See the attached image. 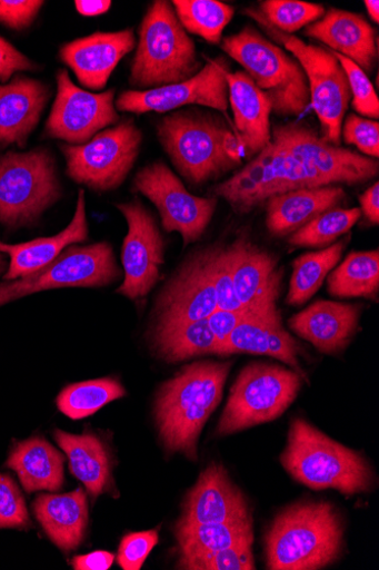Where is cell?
<instances>
[{
	"instance_id": "6da1fadb",
	"label": "cell",
	"mask_w": 379,
	"mask_h": 570,
	"mask_svg": "<svg viewBox=\"0 0 379 570\" xmlns=\"http://www.w3.org/2000/svg\"><path fill=\"white\" fill-rule=\"evenodd\" d=\"M379 163L325 141L302 122L277 125L269 144L211 195L238 215H248L279 194L323 186H356L375 179Z\"/></svg>"
},
{
	"instance_id": "7a4b0ae2",
	"label": "cell",
	"mask_w": 379,
	"mask_h": 570,
	"mask_svg": "<svg viewBox=\"0 0 379 570\" xmlns=\"http://www.w3.org/2000/svg\"><path fill=\"white\" fill-rule=\"evenodd\" d=\"M156 130L172 164L192 185L219 179L242 165L237 135L219 115L178 111L162 118Z\"/></svg>"
},
{
	"instance_id": "3957f363",
	"label": "cell",
	"mask_w": 379,
	"mask_h": 570,
	"mask_svg": "<svg viewBox=\"0 0 379 570\" xmlns=\"http://www.w3.org/2000/svg\"><path fill=\"white\" fill-rule=\"evenodd\" d=\"M230 362H196L159 390L156 421L166 446L196 460L199 435L219 406Z\"/></svg>"
},
{
	"instance_id": "277c9868",
	"label": "cell",
	"mask_w": 379,
	"mask_h": 570,
	"mask_svg": "<svg viewBox=\"0 0 379 570\" xmlns=\"http://www.w3.org/2000/svg\"><path fill=\"white\" fill-rule=\"evenodd\" d=\"M340 517L330 503H300L280 513L266 535L267 566L315 570L336 561L342 546Z\"/></svg>"
},
{
	"instance_id": "5b68a950",
	"label": "cell",
	"mask_w": 379,
	"mask_h": 570,
	"mask_svg": "<svg viewBox=\"0 0 379 570\" xmlns=\"http://www.w3.org/2000/svg\"><path fill=\"white\" fill-rule=\"evenodd\" d=\"M202 68L172 2L156 0L140 26L130 85L139 90L170 86L191 79Z\"/></svg>"
},
{
	"instance_id": "8992f818",
	"label": "cell",
	"mask_w": 379,
	"mask_h": 570,
	"mask_svg": "<svg viewBox=\"0 0 379 570\" xmlns=\"http://www.w3.org/2000/svg\"><path fill=\"white\" fill-rule=\"evenodd\" d=\"M225 53L238 62L243 72L267 96L272 114L297 118L310 106V92L298 61L275 41L247 26L238 33L223 38Z\"/></svg>"
},
{
	"instance_id": "52a82bcc",
	"label": "cell",
	"mask_w": 379,
	"mask_h": 570,
	"mask_svg": "<svg viewBox=\"0 0 379 570\" xmlns=\"http://www.w3.org/2000/svg\"><path fill=\"white\" fill-rule=\"evenodd\" d=\"M286 470L313 490L335 489L346 495L368 492L372 472L357 452L337 443L303 420H295L281 459Z\"/></svg>"
},
{
	"instance_id": "ba28073f",
	"label": "cell",
	"mask_w": 379,
	"mask_h": 570,
	"mask_svg": "<svg viewBox=\"0 0 379 570\" xmlns=\"http://www.w3.org/2000/svg\"><path fill=\"white\" fill-rule=\"evenodd\" d=\"M243 13L298 61L308 81L310 107L319 121L321 138L341 146V130L351 95L347 76L333 51L281 32L269 24L258 9H247Z\"/></svg>"
},
{
	"instance_id": "9c48e42d",
	"label": "cell",
	"mask_w": 379,
	"mask_h": 570,
	"mask_svg": "<svg viewBox=\"0 0 379 570\" xmlns=\"http://www.w3.org/2000/svg\"><path fill=\"white\" fill-rule=\"evenodd\" d=\"M60 197L56 161L47 149L0 155V223L9 228L33 223Z\"/></svg>"
},
{
	"instance_id": "30bf717a",
	"label": "cell",
	"mask_w": 379,
	"mask_h": 570,
	"mask_svg": "<svg viewBox=\"0 0 379 570\" xmlns=\"http://www.w3.org/2000/svg\"><path fill=\"white\" fill-rule=\"evenodd\" d=\"M303 381L295 371L280 366H247L231 389L218 433L230 435L278 420L298 396Z\"/></svg>"
},
{
	"instance_id": "8fae6325",
	"label": "cell",
	"mask_w": 379,
	"mask_h": 570,
	"mask_svg": "<svg viewBox=\"0 0 379 570\" xmlns=\"http://www.w3.org/2000/svg\"><path fill=\"white\" fill-rule=\"evenodd\" d=\"M142 139V131L129 119L100 131L83 145H64L68 175L98 191L116 189L134 167Z\"/></svg>"
},
{
	"instance_id": "7c38bea8",
	"label": "cell",
	"mask_w": 379,
	"mask_h": 570,
	"mask_svg": "<svg viewBox=\"0 0 379 570\" xmlns=\"http://www.w3.org/2000/svg\"><path fill=\"white\" fill-rule=\"evenodd\" d=\"M133 188L157 207L162 228L180 234L184 246L202 237L218 209L219 198L190 194L162 163L142 168L134 178Z\"/></svg>"
},
{
	"instance_id": "4fadbf2b",
	"label": "cell",
	"mask_w": 379,
	"mask_h": 570,
	"mask_svg": "<svg viewBox=\"0 0 379 570\" xmlns=\"http://www.w3.org/2000/svg\"><path fill=\"white\" fill-rule=\"evenodd\" d=\"M120 276L121 271L110 244L102 242L84 247L73 246L40 272L14 283L0 284V305L53 288L102 287L114 283Z\"/></svg>"
},
{
	"instance_id": "5bb4252c",
	"label": "cell",
	"mask_w": 379,
	"mask_h": 570,
	"mask_svg": "<svg viewBox=\"0 0 379 570\" xmlns=\"http://www.w3.org/2000/svg\"><path fill=\"white\" fill-rule=\"evenodd\" d=\"M229 67L226 58L207 60L200 72L186 81L148 90L123 91L116 108L120 112L144 115L169 114L198 106L227 115L230 108L227 82Z\"/></svg>"
},
{
	"instance_id": "9a60e30c",
	"label": "cell",
	"mask_w": 379,
	"mask_h": 570,
	"mask_svg": "<svg viewBox=\"0 0 379 570\" xmlns=\"http://www.w3.org/2000/svg\"><path fill=\"white\" fill-rule=\"evenodd\" d=\"M114 89L100 94L76 86L64 69L58 73V95L46 125V135L79 146L99 131L118 125Z\"/></svg>"
},
{
	"instance_id": "2e32d148",
	"label": "cell",
	"mask_w": 379,
	"mask_h": 570,
	"mask_svg": "<svg viewBox=\"0 0 379 570\" xmlns=\"http://www.w3.org/2000/svg\"><path fill=\"white\" fill-rule=\"evenodd\" d=\"M128 223L122 248L124 282L118 293L130 299L146 297L164 265L166 242L152 215L139 199L117 205Z\"/></svg>"
},
{
	"instance_id": "e0dca14e",
	"label": "cell",
	"mask_w": 379,
	"mask_h": 570,
	"mask_svg": "<svg viewBox=\"0 0 379 570\" xmlns=\"http://www.w3.org/2000/svg\"><path fill=\"white\" fill-rule=\"evenodd\" d=\"M158 325L195 323L218 309L210 246L195 252L158 299Z\"/></svg>"
},
{
	"instance_id": "ac0fdd59",
	"label": "cell",
	"mask_w": 379,
	"mask_h": 570,
	"mask_svg": "<svg viewBox=\"0 0 379 570\" xmlns=\"http://www.w3.org/2000/svg\"><path fill=\"white\" fill-rule=\"evenodd\" d=\"M232 277L240 306L250 311H276L281 294L283 269L279 258L246 234L230 243Z\"/></svg>"
},
{
	"instance_id": "d6986e66",
	"label": "cell",
	"mask_w": 379,
	"mask_h": 570,
	"mask_svg": "<svg viewBox=\"0 0 379 570\" xmlns=\"http://www.w3.org/2000/svg\"><path fill=\"white\" fill-rule=\"evenodd\" d=\"M136 45L132 29L96 32L66 43L60 56L82 86L91 90H101Z\"/></svg>"
},
{
	"instance_id": "ffe728a7",
	"label": "cell",
	"mask_w": 379,
	"mask_h": 570,
	"mask_svg": "<svg viewBox=\"0 0 379 570\" xmlns=\"http://www.w3.org/2000/svg\"><path fill=\"white\" fill-rule=\"evenodd\" d=\"M250 517L247 501L221 464H210L189 493L181 523L218 524Z\"/></svg>"
},
{
	"instance_id": "44dd1931",
	"label": "cell",
	"mask_w": 379,
	"mask_h": 570,
	"mask_svg": "<svg viewBox=\"0 0 379 570\" xmlns=\"http://www.w3.org/2000/svg\"><path fill=\"white\" fill-rule=\"evenodd\" d=\"M305 35L327 45L333 53L349 59L366 73L372 72L377 60V35L361 14L330 9L308 26Z\"/></svg>"
},
{
	"instance_id": "7402d4cb",
	"label": "cell",
	"mask_w": 379,
	"mask_h": 570,
	"mask_svg": "<svg viewBox=\"0 0 379 570\" xmlns=\"http://www.w3.org/2000/svg\"><path fill=\"white\" fill-rule=\"evenodd\" d=\"M229 107L235 119V134L239 140L243 159L250 161L270 141L272 106L267 96L243 71L227 73Z\"/></svg>"
},
{
	"instance_id": "603a6c76",
	"label": "cell",
	"mask_w": 379,
	"mask_h": 570,
	"mask_svg": "<svg viewBox=\"0 0 379 570\" xmlns=\"http://www.w3.org/2000/svg\"><path fill=\"white\" fill-rule=\"evenodd\" d=\"M358 305L317 301L292 317L290 328L322 353L345 350L355 336L360 318Z\"/></svg>"
},
{
	"instance_id": "cb8c5ba5",
	"label": "cell",
	"mask_w": 379,
	"mask_h": 570,
	"mask_svg": "<svg viewBox=\"0 0 379 570\" xmlns=\"http://www.w3.org/2000/svg\"><path fill=\"white\" fill-rule=\"evenodd\" d=\"M347 193L342 186L302 188L266 200V228L275 237H288L323 213L337 209Z\"/></svg>"
},
{
	"instance_id": "d4e9b609",
	"label": "cell",
	"mask_w": 379,
	"mask_h": 570,
	"mask_svg": "<svg viewBox=\"0 0 379 570\" xmlns=\"http://www.w3.org/2000/svg\"><path fill=\"white\" fill-rule=\"evenodd\" d=\"M50 92L41 81L17 76L0 85V145L24 147L38 126Z\"/></svg>"
},
{
	"instance_id": "484cf974",
	"label": "cell",
	"mask_w": 379,
	"mask_h": 570,
	"mask_svg": "<svg viewBox=\"0 0 379 570\" xmlns=\"http://www.w3.org/2000/svg\"><path fill=\"white\" fill-rule=\"evenodd\" d=\"M300 352L298 342L283 328L278 311L243 320L228 338L223 355L251 353L273 356L307 380L298 358Z\"/></svg>"
},
{
	"instance_id": "4316f807",
	"label": "cell",
	"mask_w": 379,
	"mask_h": 570,
	"mask_svg": "<svg viewBox=\"0 0 379 570\" xmlns=\"http://www.w3.org/2000/svg\"><path fill=\"white\" fill-rule=\"evenodd\" d=\"M87 238L86 197L84 191L80 189L74 217L59 235L18 245L0 242V252L11 257L10 268L4 278L14 281L33 275L56 262L67 247L83 243Z\"/></svg>"
},
{
	"instance_id": "83f0119b",
	"label": "cell",
	"mask_w": 379,
	"mask_h": 570,
	"mask_svg": "<svg viewBox=\"0 0 379 570\" xmlns=\"http://www.w3.org/2000/svg\"><path fill=\"white\" fill-rule=\"evenodd\" d=\"M33 509L53 544L66 552L81 544L88 524V504L82 489L67 494L40 495Z\"/></svg>"
},
{
	"instance_id": "f1b7e54d",
	"label": "cell",
	"mask_w": 379,
	"mask_h": 570,
	"mask_svg": "<svg viewBox=\"0 0 379 570\" xmlns=\"http://www.w3.org/2000/svg\"><path fill=\"white\" fill-rule=\"evenodd\" d=\"M7 464L28 492L59 491L64 483L62 455L41 439L17 444Z\"/></svg>"
},
{
	"instance_id": "f546056e",
	"label": "cell",
	"mask_w": 379,
	"mask_h": 570,
	"mask_svg": "<svg viewBox=\"0 0 379 570\" xmlns=\"http://www.w3.org/2000/svg\"><path fill=\"white\" fill-rule=\"evenodd\" d=\"M53 436L70 460L71 473L92 497L103 493L110 484L111 465L102 443L89 433L78 436L57 431Z\"/></svg>"
},
{
	"instance_id": "4dcf8cb0",
	"label": "cell",
	"mask_w": 379,
	"mask_h": 570,
	"mask_svg": "<svg viewBox=\"0 0 379 570\" xmlns=\"http://www.w3.org/2000/svg\"><path fill=\"white\" fill-rule=\"evenodd\" d=\"M350 237L319 250L308 252L296 258L287 303L303 305L321 287L325 279L339 265Z\"/></svg>"
},
{
	"instance_id": "1f68e13d",
	"label": "cell",
	"mask_w": 379,
	"mask_h": 570,
	"mask_svg": "<svg viewBox=\"0 0 379 570\" xmlns=\"http://www.w3.org/2000/svg\"><path fill=\"white\" fill-rule=\"evenodd\" d=\"M153 341L160 356L170 362L205 354H220L218 340L209 328L208 320L158 325Z\"/></svg>"
},
{
	"instance_id": "d6a6232c",
	"label": "cell",
	"mask_w": 379,
	"mask_h": 570,
	"mask_svg": "<svg viewBox=\"0 0 379 570\" xmlns=\"http://www.w3.org/2000/svg\"><path fill=\"white\" fill-rule=\"evenodd\" d=\"M329 293L339 298H377L379 250L351 252L328 276Z\"/></svg>"
},
{
	"instance_id": "836d02e7",
	"label": "cell",
	"mask_w": 379,
	"mask_h": 570,
	"mask_svg": "<svg viewBox=\"0 0 379 570\" xmlns=\"http://www.w3.org/2000/svg\"><path fill=\"white\" fill-rule=\"evenodd\" d=\"M176 535L181 558H193L211 551L227 549L252 535L251 515L218 524H187L179 522Z\"/></svg>"
},
{
	"instance_id": "e575fe53",
	"label": "cell",
	"mask_w": 379,
	"mask_h": 570,
	"mask_svg": "<svg viewBox=\"0 0 379 570\" xmlns=\"http://www.w3.org/2000/svg\"><path fill=\"white\" fill-rule=\"evenodd\" d=\"M177 17L187 32L219 45L236 14V8L219 0H174Z\"/></svg>"
},
{
	"instance_id": "d590c367",
	"label": "cell",
	"mask_w": 379,
	"mask_h": 570,
	"mask_svg": "<svg viewBox=\"0 0 379 570\" xmlns=\"http://www.w3.org/2000/svg\"><path fill=\"white\" fill-rule=\"evenodd\" d=\"M126 394L122 384L114 379L94 380L64 389L58 397V406L66 416L77 421L91 416Z\"/></svg>"
},
{
	"instance_id": "8d00e7d4",
	"label": "cell",
	"mask_w": 379,
	"mask_h": 570,
	"mask_svg": "<svg viewBox=\"0 0 379 570\" xmlns=\"http://www.w3.org/2000/svg\"><path fill=\"white\" fill-rule=\"evenodd\" d=\"M361 218L359 207L323 213L289 236V244L296 247H328L348 234Z\"/></svg>"
},
{
	"instance_id": "74e56055",
	"label": "cell",
	"mask_w": 379,
	"mask_h": 570,
	"mask_svg": "<svg viewBox=\"0 0 379 570\" xmlns=\"http://www.w3.org/2000/svg\"><path fill=\"white\" fill-rule=\"evenodd\" d=\"M258 11L269 24L287 35L307 28L327 12L320 4L302 0H263Z\"/></svg>"
},
{
	"instance_id": "f35d334b",
	"label": "cell",
	"mask_w": 379,
	"mask_h": 570,
	"mask_svg": "<svg viewBox=\"0 0 379 570\" xmlns=\"http://www.w3.org/2000/svg\"><path fill=\"white\" fill-rule=\"evenodd\" d=\"M253 535L245 538L230 548L211 551L193 558H180L178 567L191 570H252Z\"/></svg>"
},
{
	"instance_id": "ab89813d",
	"label": "cell",
	"mask_w": 379,
	"mask_h": 570,
	"mask_svg": "<svg viewBox=\"0 0 379 570\" xmlns=\"http://www.w3.org/2000/svg\"><path fill=\"white\" fill-rule=\"evenodd\" d=\"M335 56L347 76L352 109L362 118L378 121L379 99L367 73L349 59L337 53Z\"/></svg>"
},
{
	"instance_id": "60d3db41",
	"label": "cell",
	"mask_w": 379,
	"mask_h": 570,
	"mask_svg": "<svg viewBox=\"0 0 379 570\" xmlns=\"http://www.w3.org/2000/svg\"><path fill=\"white\" fill-rule=\"evenodd\" d=\"M210 261L216 294H218V308L226 311L245 309L240 306L236 295L230 243L210 245Z\"/></svg>"
},
{
	"instance_id": "b9f144b4",
	"label": "cell",
	"mask_w": 379,
	"mask_h": 570,
	"mask_svg": "<svg viewBox=\"0 0 379 570\" xmlns=\"http://www.w3.org/2000/svg\"><path fill=\"white\" fill-rule=\"evenodd\" d=\"M30 525L27 505L19 488L11 478L0 474V530H27Z\"/></svg>"
},
{
	"instance_id": "7bdbcfd3",
	"label": "cell",
	"mask_w": 379,
	"mask_h": 570,
	"mask_svg": "<svg viewBox=\"0 0 379 570\" xmlns=\"http://www.w3.org/2000/svg\"><path fill=\"white\" fill-rule=\"evenodd\" d=\"M341 139L355 146L365 157L379 158V124L377 120L349 115L345 118Z\"/></svg>"
},
{
	"instance_id": "ee69618b",
	"label": "cell",
	"mask_w": 379,
	"mask_h": 570,
	"mask_svg": "<svg viewBox=\"0 0 379 570\" xmlns=\"http://www.w3.org/2000/svg\"><path fill=\"white\" fill-rule=\"evenodd\" d=\"M157 542L158 533L154 530L128 534L119 549V564L124 570H140Z\"/></svg>"
},
{
	"instance_id": "f6af8a7d",
	"label": "cell",
	"mask_w": 379,
	"mask_h": 570,
	"mask_svg": "<svg viewBox=\"0 0 379 570\" xmlns=\"http://www.w3.org/2000/svg\"><path fill=\"white\" fill-rule=\"evenodd\" d=\"M279 309L276 311H249V309H239V311H226V309H216L212 315H210L208 320L209 328L215 335L216 340H218L220 355H223L225 346L227 344L228 338L231 333L236 330V327L246 318L255 315H269L276 314Z\"/></svg>"
},
{
	"instance_id": "bcb514c9",
	"label": "cell",
	"mask_w": 379,
	"mask_h": 570,
	"mask_svg": "<svg viewBox=\"0 0 379 570\" xmlns=\"http://www.w3.org/2000/svg\"><path fill=\"white\" fill-rule=\"evenodd\" d=\"M43 4L37 0H0V23L22 30L33 22Z\"/></svg>"
},
{
	"instance_id": "7dc6e473",
	"label": "cell",
	"mask_w": 379,
	"mask_h": 570,
	"mask_svg": "<svg viewBox=\"0 0 379 570\" xmlns=\"http://www.w3.org/2000/svg\"><path fill=\"white\" fill-rule=\"evenodd\" d=\"M36 70V66L20 50L0 37V82L9 81L20 71Z\"/></svg>"
},
{
	"instance_id": "c3c4849f",
	"label": "cell",
	"mask_w": 379,
	"mask_h": 570,
	"mask_svg": "<svg viewBox=\"0 0 379 570\" xmlns=\"http://www.w3.org/2000/svg\"><path fill=\"white\" fill-rule=\"evenodd\" d=\"M360 213L365 219L377 226L379 224V183L376 181L359 196Z\"/></svg>"
},
{
	"instance_id": "681fc988",
	"label": "cell",
	"mask_w": 379,
	"mask_h": 570,
	"mask_svg": "<svg viewBox=\"0 0 379 570\" xmlns=\"http://www.w3.org/2000/svg\"><path fill=\"white\" fill-rule=\"evenodd\" d=\"M114 556L107 551H96L76 557L72 566L77 570H107L113 564Z\"/></svg>"
},
{
	"instance_id": "f907efd6",
	"label": "cell",
	"mask_w": 379,
	"mask_h": 570,
	"mask_svg": "<svg viewBox=\"0 0 379 570\" xmlns=\"http://www.w3.org/2000/svg\"><path fill=\"white\" fill-rule=\"evenodd\" d=\"M78 12L83 17H98L107 13L112 8L108 0H77L74 3Z\"/></svg>"
},
{
	"instance_id": "816d5d0a",
	"label": "cell",
	"mask_w": 379,
	"mask_h": 570,
	"mask_svg": "<svg viewBox=\"0 0 379 570\" xmlns=\"http://www.w3.org/2000/svg\"><path fill=\"white\" fill-rule=\"evenodd\" d=\"M370 20L378 24L379 22V2L378 0H365L363 2Z\"/></svg>"
},
{
	"instance_id": "f5cc1de1",
	"label": "cell",
	"mask_w": 379,
	"mask_h": 570,
	"mask_svg": "<svg viewBox=\"0 0 379 570\" xmlns=\"http://www.w3.org/2000/svg\"><path fill=\"white\" fill-rule=\"evenodd\" d=\"M6 268V261L2 255H0V272H3Z\"/></svg>"
}]
</instances>
